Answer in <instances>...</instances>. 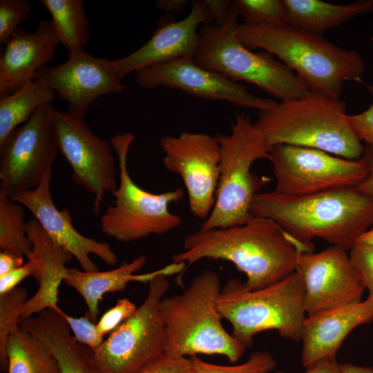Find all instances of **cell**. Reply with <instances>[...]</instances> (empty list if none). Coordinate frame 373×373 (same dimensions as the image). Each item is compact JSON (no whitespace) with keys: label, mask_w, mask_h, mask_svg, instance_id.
I'll list each match as a JSON object with an SVG mask.
<instances>
[{"label":"cell","mask_w":373,"mask_h":373,"mask_svg":"<svg viewBox=\"0 0 373 373\" xmlns=\"http://www.w3.org/2000/svg\"><path fill=\"white\" fill-rule=\"evenodd\" d=\"M128 298L119 299L115 305L102 314L96 323L99 334L103 337L111 333L128 319L137 309Z\"/></svg>","instance_id":"obj_36"},{"label":"cell","mask_w":373,"mask_h":373,"mask_svg":"<svg viewBox=\"0 0 373 373\" xmlns=\"http://www.w3.org/2000/svg\"><path fill=\"white\" fill-rule=\"evenodd\" d=\"M373 321V298L307 316L303 325L301 361L305 367L336 358L345 338L356 327Z\"/></svg>","instance_id":"obj_21"},{"label":"cell","mask_w":373,"mask_h":373,"mask_svg":"<svg viewBox=\"0 0 373 373\" xmlns=\"http://www.w3.org/2000/svg\"><path fill=\"white\" fill-rule=\"evenodd\" d=\"M141 88L179 89L195 97L227 102L234 106L258 110L273 107L276 102L249 93L240 83L198 65L193 59H180L135 72Z\"/></svg>","instance_id":"obj_16"},{"label":"cell","mask_w":373,"mask_h":373,"mask_svg":"<svg viewBox=\"0 0 373 373\" xmlns=\"http://www.w3.org/2000/svg\"><path fill=\"white\" fill-rule=\"evenodd\" d=\"M270 373H287V372L283 370H277V371L271 372Z\"/></svg>","instance_id":"obj_47"},{"label":"cell","mask_w":373,"mask_h":373,"mask_svg":"<svg viewBox=\"0 0 373 373\" xmlns=\"http://www.w3.org/2000/svg\"><path fill=\"white\" fill-rule=\"evenodd\" d=\"M169 287L166 275L151 280L141 305L93 352L100 373H138L164 354L166 330L160 305Z\"/></svg>","instance_id":"obj_10"},{"label":"cell","mask_w":373,"mask_h":373,"mask_svg":"<svg viewBox=\"0 0 373 373\" xmlns=\"http://www.w3.org/2000/svg\"><path fill=\"white\" fill-rule=\"evenodd\" d=\"M52 104L38 108L0 145V190L11 198L35 189L52 170L59 149L52 128Z\"/></svg>","instance_id":"obj_13"},{"label":"cell","mask_w":373,"mask_h":373,"mask_svg":"<svg viewBox=\"0 0 373 373\" xmlns=\"http://www.w3.org/2000/svg\"><path fill=\"white\" fill-rule=\"evenodd\" d=\"M138 373H194L190 357L175 358L162 354Z\"/></svg>","instance_id":"obj_37"},{"label":"cell","mask_w":373,"mask_h":373,"mask_svg":"<svg viewBox=\"0 0 373 373\" xmlns=\"http://www.w3.org/2000/svg\"><path fill=\"white\" fill-rule=\"evenodd\" d=\"M268 160L276 180L274 191L287 195L356 188L368 173L363 157L348 160L321 150L298 146H272Z\"/></svg>","instance_id":"obj_11"},{"label":"cell","mask_w":373,"mask_h":373,"mask_svg":"<svg viewBox=\"0 0 373 373\" xmlns=\"http://www.w3.org/2000/svg\"><path fill=\"white\" fill-rule=\"evenodd\" d=\"M23 206L0 190V248L27 259L32 253Z\"/></svg>","instance_id":"obj_29"},{"label":"cell","mask_w":373,"mask_h":373,"mask_svg":"<svg viewBox=\"0 0 373 373\" xmlns=\"http://www.w3.org/2000/svg\"><path fill=\"white\" fill-rule=\"evenodd\" d=\"M19 326L46 344L57 361L60 373H100L93 351L75 339L58 312L45 309L21 320Z\"/></svg>","instance_id":"obj_24"},{"label":"cell","mask_w":373,"mask_h":373,"mask_svg":"<svg viewBox=\"0 0 373 373\" xmlns=\"http://www.w3.org/2000/svg\"><path fill=\"white\" fill-rule=\"evenodd\" d=\"M306 369L304 373H342L336 358L321 361Z\"/></svg>","instance_id":"obj_43"},{"label":"cell","mask_w":373,"mask_h":373,"mask_svg":"<svg viewBox=\"0 0 373 373\" xmlns=\"http://www.w3.org/2000/svg\"><path fill=\"white\" fill-rule=\"evenodd\" d=\"M350 260L358 280L373 298V245L355 242L350 249Z\"/></svg>","instance_id":"obj_34"},{"label":"cell","mask_w":373,"mask_h":373,"mask_svg":"<svg viewBox=\"0 0 373 373\" xmlns=\"http://www.w3.org/2000/svg\"><path fill=\"white\" fill-rule=\"evenodd\" d=\"M34 79L66 101L69 112L84 117L96 99L125 89L113 60L93 57L84 49L68 52L66 61L44 68Z\"/></svg>","instance_id":"obj_17"},{"label":"cell","mask_w":373,"mask_h":373,"mask_svg":"<svg viewBox=\"0 0 373 373\" xmlns=\"http://www.w3.org/2000/svg\"><path fill=\"white\" fill-rule=\"evenodd\" d=\"M135 138L133 134L124 133L111 140L118 158L119 182L111 193L115 198L113 205L107 208L100 219L102 231L122 242L164 234L182 222L180 216L169 211V206L182 200L183 189L151 193L138 186L129 175L127 155Z\"/></svg>","instance_id":"obj_9"},{"label":"cell","mask_w":373,"mask_h":373,"mask_svg":"<svg viewBox=\"0 0 373 373\" xmlns=\"http://www.w3.org/2000/svg\"><path fill=\"white\" fill-rule=\"evenodd\" d=\"M183 247L172 262H184L186 269L203 259L229 261L245 274L249 289L286 278L296 270L303 254L314 251L312 243L298 240L270 219L255 216L240 225L199 229L185 238Z\"/></svg>","instance_id":"obj_1"},{"label":"cell","mask_w":373,"mask_h":373,"mask_svg":"<svg viewBox=\"0 0 373 373\" xmlns=\"http://www.w3.org/2000/svg\"><path fill=\"white\" fill-rule=\"evenodd\" d=\"M342 373H373V368L350 363L340 364Z\"/></svg>","instance_id":"obj_45"},{"label":"cell","mask_w":373,"mask_h":373,"mask_svg":"<svg viewBox=\"0 0 373 373\" xmlns=\"http://www.w3.org/2000/svg\"><path fill=\"white\" fill-rule=\"evenodd\" d=\"M216 25L224 23L228 19L232 2L227 0H205Z\"/></svg>","instance_id":"obj_40"},{"label":"cell","mask_w":373,"mask_h":373,"mask_svg":"<svg viewBox=\"0 0 373 373\" xmlns=\"http://www.w3.org/2000/svg\"><path fill=\"white\" fill-rule=\"evenodd\" d=\"M60 43L68 52L84 49L90 38V23L82 0H41Z\"/></svg>","instance_id":"obj_28"},{"label":"cell","mask_w":373,"mask_h":373,"mask_svg":"<svg viewBox=\"0 0 373 373\" xmlns=\"http://www.w3.org/2000/svg\"><path fill=\"white\" fill-rule=\"evenodd\" d=\"M296 271L303 282L307 316L363 301L365 289L343 248L332 245L319 252L303 254Z\"/></svg>","instance_id":"obj_15"},{"label":"cell","mask_w":373,"mask_h":373,"mask_svg":"<svg viewBox=\"0 0 373 373\" xmlns=\"http://www.w3.org/2000/svg\"><path fill=\"white\" fill-rule=\"evenodd\" d=\"M187 3L186 0H157L155 2L157 10L169 15L182 12Z\"/></svg>","instance_id":"obj_44"},{"label":"cell","mask_w":373,"mask_h":373,"mask_svg":"<svg viewBox=\"0 0 373 373\" xmlns=\"http://www.w3.org/2000/svg\"><path fill=\"white\" fill-rule=\"evenodd\" d=\"M368 168L367 175L356 189L373 200V149L367 146L363 156Z\"/></svg>","instance_id":"obj_41"},{"label":"cell","mask_w":373,"mask_h":373,"mask_svg":"<svg viewBox=\"0 0 373 373\" xmlns=\"http://www.w3.org/2000/svg\"><path fill=\"white\" fill-rule=\"evenodd\" d=\"M367 88L373 96V87ZM349 122L361 142L373 149V99L364 111L354 115H347Z\"/></svg>","instance_id":"obj_38"},{"label":"cell","mask_w":373,"mask_h":373,"mask_svg":"<svg viewBox=\"0 0 373 373\" xmlns=\"http://www.w3.org/2000/svg\"><path fill=\"white\" fill-rule=\"evenodd\" d=\"M50 119L59 152L72 169L74 183L94 196L99 214L106 193L117 186V168L111 142L95 135L84 117L53 106Z\"/></svg>","instance_id":"obj_12"},{"label":"cell","mask_w":373,"mask_h":373,"mask_svg":"<svg viewBox=\"0 0 373 373\" xmlns=\"http://www.w3.org/2000/svg\"><path fill=\"white\" fill-rule=\"evenodd\" d=\"M28 298L26 289L17 287L0 295V366L8 372L6 347L10 336L20 327L22 309Z\"/></svg>","instance_id":"obj_30"},{"label":"cell","mask_w":373,"mask_h":373,"mask_svg":"<svg viewBox=\"0 0 373 373\" xmlns=\"http://www.w3.org/2000/svg\"><path fill=\"white\" fill-rule=\"evenodd\" d=\"M347 115L344 101L310 91L259 111L254 125L269 147L298 146L359 160L365 147L354 133Z\"/></svg>","instance_id":"obj_4"},{"label":"cell","mask_w":373,"mask_h":373,"mask_svg":"<svg viewBox=\"0 0 373 373\" xmlns=\"http://www.w3.org/2000/svg\"><path fill=\"white\" fill-rule=\"evenodd\" d=\"M27 233L32 243L29 257L36 262L34 278L39 287L24 304L21 320L47 309L63 315L64 312L58 305L59 288L68 269L66 265L73 256L52 239L36 219L27 222Z\"/></svg>","instance_id":"obj_22"},{"label":"cell","mask_w":373,"mask_h":373,"mask_svg":"<svg viewBox=\"0 0 373 373\" xmlns=\"http://www.w3.org/2000/svg\"><path fill=\"white\" fill-rule=\"evenodd\" d=\"M36 274V262L30 257L22 266L0 277V295L13 290L25 278Z\"/></svg>","instance_id":"obj_39"},{"label":"cell","mask_w":373,"mask_h":373,"mask_svg":"<svg viewBox=\"0 0 373 373\" xmlns=\"http://www.w3.org/2000/svg\"><path fill=\"white\" fill-rule=\"evenodd\" d=\"M287 24L323 35L361 15L373 12V0H358L334 4L321 0H283Z\"/></svg>","instance_id":"obj_25"},{"label":"cell","mask_w":373,"mask_h":373,"mask_svg":"<svg viewBox=\"0 0 373 373\" xmlns=\"http://www.w3.org/2000/svg\"><path fill=\"white\" fill-rule=\"evenodd\" d=\"M146 257L140 256L130 262H124L118 267L104 271H87L77 268L68 269L64 282L75 289L84 299L87 316L95 322L99 315V304L107 293L123 291L129 283H149L155 277L184 273V262H173L153 271L137 274L145 265Z\"/></svg>","instance_id":"obj_23"},{"label":"cell","mask_w":373,"mask_h":373,"mask_svg":"<svg viewBox=\"0 0 373 373\" xmlns=\"http://www.w3.org/2000/svg\"><path fill=\"white\" fill-rule=\"evenodd\" d=\"M355 242H359L367 245H373V229H368L359 236Z\"/></svg>","instance_id":"obj_46"},{"label":"cell","mask_w":373,"mask_h":373,"mask_svg":"<svg viewBox=\"0 0 373 373\" xmlns=\"http://www.w3.org/2000/svg\"><path fill=\"white\" fill-rule=\"evenodd\" d=\"M237 35L250 50L272 54L294 71L310 91L341 99L349 81L360 80L365 62L355 50L343 49L322 35L290 25L256 26L239 23Z\"/></svg>","instance_id":"obj_3"},{"label":"cell","mask_w":373,"mask_h":373,"mask_svg":"<svg viewBox=\"0 0 373 373\" xmlns=\"http://www.w3.org/2000/svg\"><path fill=\"white\" fill-rule=\"evenodd\" d=\"M251 213L274 221L303 242L321 238L347 251L373 224V200L356 188L306 195L259 192Z\"/></svg>","instance_id":"obj_2"},{"label":"cell","mask_w":373,"mask_h":373,"mask_svg":"<svg viewBox=\"0 0 373 373\" xmlns=\"http://www.w3.org/2000/svg\"><path fill=\"white\" fill-rule=\"evenodd\" d=\"M160 146L164 168L182 180L191 214L206 219L214 206L220 177L221 153L216 137L183 131L164 136Z\"/></svg>","instance_id":"obj_14"},{"label":"cell","mask_w":373,"mask_h":373,"mask_svg":"<svg viewBox=\"0 0 373 373\" xmlns=\"http://www.w3.org/2000/svg\"><path fill=\"white\" fill-rule=\"evenodd\" d=\"M240 15L232 2L227 20L221 25H203L194 61L234 82H245L267 94L287 101L306 95V83L272 54L253 52L237 35Z\"/></svg>","instance_id":"obj_7"},{"label":"cell","mask_w":373,"mask_h":373,"mask_svg":"<svg viewBox=\"0 0 373 373\" xmlns=\"http://www.w3.org/2000/svg\"><path fill=\"white\" fill-rule=\"evenodd\" d=\"M61 44L52 22L40 19L33 32L19 28L4 45L0 58V99L33 80L55 59Z\"/></svg>","instance_id":"obj_20"},{"label":"cell","mask_w":373,"mask_h":373,"mask_svg":"<svg viewBox=\"0 0 373 373\" xmlns=\"http://www.w3.org/2000/svg\"><path fill=\"white\" fill-rule=\"evenodd\" d=\"M62 316L78 343L89 347L93 352L102 345L104 337L99 334L96 324L87 314L83 317H73L64 312Z\"/></svg>","instance_id":"obj_35"},{"label":"cell","mask_w":373,"mask_h":373,"mask_svg":"<svg viewBox=\"0 0 373 373\" xmlns=\"http://www.w3.org/2000/svg\"><path fill=\"white\" fill-rule=\"evenodd\" d=\"M190 358L193 362L194 373H270L277 365L276 360L267 351L254 352L245 362L229 365L207 362L198 356Z\"/></svg>","instance_id":"obj_32"},{"label":"cell","mask_w":373,"mask_h":373,"mask_svg":"<svg viewBox=\"0 0 373 373\" xmlns=\"http://www.w3.org/2000/svg\"><path fill=\"white\" fill-rule=\"evenodd\" d=\"M51 179L52 170L45 173L35 189L17 193L12 198L31 212L48 236L75 258L82 269L98 271L91 254L109 265H115L118 258L108 243L80 233L73 227L69 211L56 207L50 193Z\"/></svg>","instance_id":"obj_19"},{"label":"cell","mask_w":373,"mask_h":373,"mask_svg":"<svg viewBox=\"0 0 373 373\" xmlns=\"http://www.w3.org/2000/svg\"><path fill=\"white\" fill-rule=\"evenodd\" d=\"M220 146V177L213 209L200 229L243 224L254 216L251 207L262 186L251 172L257 160L269 157V146L244 113L231 124L229 134L216 135Z\"/></svg>","instance_id":"obj_8"},{"label":"cell","mask_w":373,"mask_h":373,"mask_svg":"<svg viewBox=\"0 0 373 373\" xmlns=\"http://www.w3.org/2000/svg\"><path fill=\"white\" fill-rule=\"evenodd\" d=\"M214 21L205 0L193 1L189 14L177 21L166 14L150 39L129 55L113 60L122 79L131 73L180 59H194L200 43L197 29Z\"/></svg>","instance_id":"obj_18"},{"label":"cell","mask_w":373,"mask_h":373,"mask_svg":"<svg viewBox=\"0 0 373 373\" xmlns=\"http://www.w3.org/2000/svg\"><path fill=\"white\" fill-rule=\"evenodd\" d=\"M7 373H60L50 349L37 337L19 329L6 344Z\"/></svg>","instance_id":"obj_27"},{"label":"cell","mask_w":373,"mask_h":373,"mask_svg":"<svg viewBox=\"0 0 373 373\" xmlns=\"http://www.w3.org/2000/svg\"><path fill=\"white\" fill-rule=\"evenodd\" d=\"M218 274L205 270L180 294L164 297V354L175 358L221 355L236 363L246 348L224 328L217 306L221 291Z\"/></svg>","instance_id":"obj_5"},{"label":"cell","mask_w":373,"mask_h":373,"mask_svg":"<svg viewBox=\"0 0 373 373\" xmlns=\"http://www.w3.org/2000/svg\"><path fill=\"white\" fill-rule=\"evenodd\" d=\"M23 257L1 251L0 252V277L22 266Z\"/></svg>","instance_id":"obj_42"},{"label":"cell","mask_w":373,"mask_h":373,"mask_svg":"<svg viewBox=\"0 0 373 373\" xmlns=\"http://www.w3.org/2000/svg\"><path fill=\"white\" fill-rule=\"evenodd\" d=\"M55 92L33 79L17 91L0 99V145L40 107L52 104Z\"/></svg>","instance_id":"obj_26"},{"label":"cell","mask_w":373,"mask_h":373,"mask_svg":"<svg viewBox=\"0 0 373 373\" xmlns=\"http://www.w3.org/2000/svg\"><path fill=\"white\" fill-rule=\"evenodd\" d=\"M232 2L245 23L276 26L287 24L283 0H234Z\"/></svg>","instance_id":"obj_31"},{"label":"cell","mask_w":373,"mask_h":373,"mask_svg":"<svg viewBox=\"0 0 373 373\" xmlns=\"http://www.w3.org/2000/svg\"><path fill=\"white\" fill-rule=\"evenodd\" d=\"M304 286L296 270L269 286L249 289L237 278L229 280L217 298L223 319L232 326L233 336L247 350L254 336L267 330L296 342L301 335L307 314L303 304Z\"/></svg>","instance_id":"obj_6"},{"label":"cell","mask_w":373,"mask_h":373,"mask_svg":"<svg viewBox=\"0 0 373 373\" xmlns=\"http://www.w3.org/2000/svg\"><path fill=\"white\" fill-rule=\"evenodd\" d=\"M32 9L28 0L0 1V44L5 45Z\"/></svg>","instance_id":"obj_33"}]
</instances>
